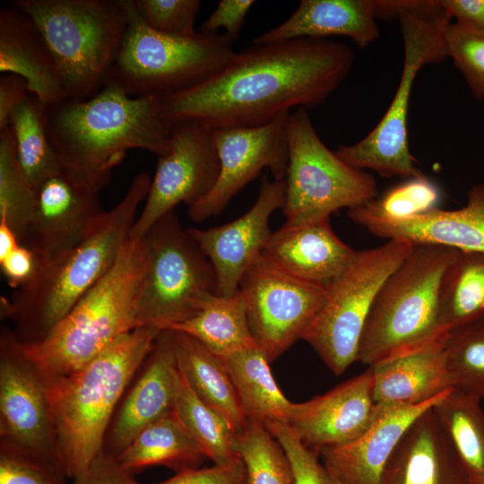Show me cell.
Instances as JSON below:
<instances>
[{
	"instance_id": "484cf974",
	"label": "cell",
	"mask_w": 484,
	"mask_h": 484,
	"mask_svg": "<svg viewBox=\"0 0 484 484\" xmlns=\"http://www.w3.org/2000/svg\"><path fill=\"white\" fill-rule=\"evenodd\" d=\"M0 72L23 78L28 91L44 104L67 98L42 33L13 4L0 9Z\"/></svg>"
},
{
	"instance_id": "7a4b0ae2",
	"label": "cell",
	"mask_w": 484,
	"mask_h": 484,
	"mask_svg": "<svg viewBox=\"0 0 484 484\" xmlns=\"http://www.w3.org/2000/svg\"><path fill=\"white\" fill-rule=\"evenodd\" d=\"M160 100L132 97L108 82L91 98L44 104L47 134L63 170L100 192L128 150L167 153L171 127Z\"/></svg>"
},
{
	"instance_id": "cb8c5ba5",
	"label": "cell",
	"mask_w": 484,
	"mask_h": 484,
	"mask_svg": "<svg viewBox=\"0 0 484 484\" xmlns=\"http://www.w3.org/2000/svg\"><path fill=\"white\" fill-rule=\"evenodd\" d=\"M360 226L375 236L484 254V182L467 192L461 209L439 208L397 221L370 220Z\"/></svg>"
},
{
	"instance_id": "f907efd6",
	"label": "cell",
	"mask_w": 484,
	"mask_h": 484,
	"mask_svg": "<svg viewBox=\"0 0 484 484\" xmlns=\"http://www.w3.org/2000/svg\"><path fill=\"white\" fill-rule=\"evenodd\" d=\"M20 245V240L13 230L4 220H0V259L5 257Z\"/></svg>"
},
{
	"instance_id": "ba28073f",
	"label": "cell",
	"mask_w": 484,
	"mask_h": 484,
	"mask_svg": "<svg viewBox=\"0 0 484 484\" xmlns=\"http://www.w3.org/2000/svg\"><path fill=\"white\" fill-rule=\"evenodd\" d=\"M35 22L67 98L94 96L108 81L127 25L124 0H14Z\"/></svg>"
},
{
	"instance_id": "8fae6325",
	"label": "cell",
	"mask_w": 484,
	"mask_h": 484,
	"mask_svg": "<svg viewBox=\"0 0 484 484\" xmlns=\"http://www.w3.org/2000/svg\"><path fill=\"white\" fill-rule=\"evenodd\" d=\"M289 162L282 212L286 224L322 219L341 208L363 205L378 195L375 177L353 168L318 136L307 109L298 108L288 121Z\"/></svg>"
},
{
	"instance_id": "1f68e13d",
	"label": "cell",
	"mask_w": 484,
	"mask_h": 484,
	"mask_svg": "<svg viewBox=\"0 0 484 484\" xmlns=\"http://www.w3.org/2000/svg\"><path fill=\"white\" fill-rule=\"evenodd\" d=\"M484 315V254L456 251L440 284L437 324L445 340L455 329Z\"/></svg>"
},
{
	"instance_id": "9c48e42d",
	"label": "cell",
	"mask_w": 484,
	"mask_h": 484,
	"mask_svg": "<svg viewBox=\"0 0 484 484\" xmlns=\"http://www.w3.org/2000/svg\"><path fill=\"white\" fill-rule=\"evenodd\" d=\"M128 25L108 82L132 97L173 95L221 71L235 56L223 33L176 37L151 29L134 0H124ZM107 82V83H108Z\"/></svg>"
},
{
	"instance_id": "f1b7e54d",
	"label": "cell",
	"mask_w": 484,
	"mask_h": 484,
	"mask_svg": "<svg viewBox=\"0 0 484 484\" xmlns=\"http://www.w3.org/2000/svg\"><path fill=\"white\" fill-rule=\"evenodd\" d=\"M116 459L133 474L155 465L180 473L200 468L207 457L174 410L143 429Z\"/></svg>"
},
{
	"instance_id": "ee69618b",
	"label": "cell",
	"mask_w": 484,
	"mask_h": 484,
	"mask_svg": "<svg viewBox=\"0 0 484 484\" xmlns=\"http://www.w3.org/2000/svg\"><path fill=\"white\" fill-rule=\"evenodd\" d=\"M254 4L253 0H220L198 31L217 34L220 29H223V34L234 44L238 39L246 17Z\"/></svg>"
},
{
	"instance_id": "9a60e30c",
	"label": "cell",
	"mask_w": 484,
	"mask_h": 484,
	"mask_svg": "<svg viewBox=\"0 0 484 484\" xmlns=\"http://www.w3.org/2000/svg\"><path fill=\"white\" fill-rule=\"evenodd\" d=\"M220 174L212 129L193 121L171 125L169 150L159 156L155 175L143 207L129 233L140 239L164 214L185 203L205 196Z\"/></svg>"
},
{
	"instance_id": "7bdbcfd3",
	"label": "cell",
	"mask_w": 484,
	"mask_h": 484,
	"mask_svg": "<svg viewBox=\"0 0 484 484\" xmlns=\"http://www.w3.org/2000/svg\"><path fill=\"white\" fill-rule=\"evenodd\" d=\"M59 470L0 445V484H68Z\"/></svg>"
},
{
	"instance_id": "681fc988",
	"label": "cell",
	"mask_w": 484,
	"mask_h": 484,
	"mask_svg": "<svg viewBox=\"0 0 484 484\" xmlns=\"http://www.w3.org/2000/svg\"><path fill=\"white\" fill-rule=\"evenodd\" d=\"M451 18L484 30V0H442Z\"/></svg>"
},
{
	"instance_id": "816d5d0a",
	"label": "cell",
	"mask_w": 484,
	"mask_h": 484,
	"mask_svg": "<svg viewBox=\"0 0 484 484\" xmlns=\"http://www.w3.org/2000/svg\"><path fill=\"white\" fill-rule=\"evenodd\" d=\"M334 480V484H340V483H339L338 481H336L335 480Z\"/></svg>"
},
{
	"instance_id": "83f0119b",
	"label": "cell",
	"mask_w": 484,
	"mask_h": 484,
	"mask_svg": "<svg viewBox=\"0 0 484 484\" xmlns=\"http://www.w3.org/2000/svg\"><path fill=\"white\" fill-rule=\"evenodd\" d=\"M174 332L177 366L195 395L219 412L238 434L248 423L222 358L195 338Z\"/></svg>"
},
{
	"instance_id": "ab89813d",
	"label": "cell",
	"mask_w": 484,
	"mask_h": 484,
	"mask_svg": "<svg viewBox=\"0 0 484 484\" xmlns=\"http://www.w3.org/2000/svg\"><path fill=\"white\" fill-rule=\"evenodd\" d=\"M446 57L462 73L477 100L484 98V30L469 23L450 22L444 33Z\"/></svg>"
},
{
	"instance_id": "603a6c76",
	"label": "cell",
	"mask_w": 484,
	"mask_h": 484,
	"mask_svg": "<svg viewBox=\"0 0 484 484\" xmlns=\"http://www.w3.org/2000/svg\"><path fill=\"white\" fill-rule=\"evenodd\" d=\"M433 407L405 431L385 464L379 484H470Z\"/></svg>"
},
{
	"instance_id": "b9f144b4",
	"label": "cell",
	"mask_w": 484,
	"mask_h": 484,
	"mask_svg": "<svg viewBox=\"0 0 484 484\" xmlns=\"http://www.w3.org/2000/svg\"><path fill=\"white\" fill-rule=\"evenodd\" d=\"M286 453L293 471L295 484H334L319 461V454L307 447L284 420L264 424Z\"/></svg>"
},
{
	"instance_id": "8d00e7d4",
	"label": "cell",
	"mask_w": 484,
	"mask_h": 484,
	"mask_svg": "<svg viewBox=\"0 0 484 484\" xmlns=\"http://www.w3.org/2000/svg\"><path fill=\"white\" fill-rule=\"evenodd\" d=\"M236 450L245 466L242 484H295L286 453L264 424L248 420Z\"/></svg>"
},
{
	"instance_id": "7c38bea8",
	"label": "cell",
	"mask_w": 484,
	"mask_h": 484,
	"mask_svg": "<svg viewBox=\"0 0 484 484\" xmlns=\"http://www.w3.org/2000/svg\"><path fill=\"white\" fill-rule=\"evenodd\" d=\"M413 245L395 238L357 251L348 267L328 289L324 305L302 339L335 376L343 374L357 361L361 335L375 298Z\"/></svg>"
},
{
	"instance_id": "277c9868",
	"label": "cell",
	"mask_w": 484,
	"mask_h": 484,
	"mask_svg": "<svg viewBox=\"0 0 484 484\" xmlns=\"http://www.w3.org/2000/svg\"><path fill=\"white\" fill-rule=\"evenodd\" d=\"M160 332L139 326L77 371L45 382L66 478L80 474L103 452L118 403Z\"/></svg>"
},
{
	"instance_id": "ac0fdd59",
	"label": "cell",
	"mask_w": 484,
	"mask_h": 484,
	"mask_svg": "<svg viewBox=\"0 0 484 484\" xmlns=\"http://www.w3.org/2000/svg\"><path fill=\"white\" fill-rule=\"evenodd\" d=\"M285 180L261 179L259 194L242 216L224 225L186 229L210 260L217 281V294L230 296L250 265L262 255L272 235L270 219L285 199Z\"/></svg>"
},
{
	"instance_id": "c3c4849f",
	"label": "cell",
	"mask_w": 484,
	"mask_h": 484,
	"mask_svg": "<svg viewBox=\"0 0 484 484\" xmlns=\"http://www.w3.org/2000/svg\"><path fill=\"white\" fill-rule=\"evenodd\" d=\"M29 92L26 82L19 75L4 73L0 77V131L9 127V118L16 104Z\"/></svg>"
},
{
	"instance_id": "60d3db41",
	"label": "cell",
	"mask_w": 484,
	"mask_h": 484,
	"mask_svg": "<svg viewBox=\"0 0 484 484\" xmlns=\"http://www.w3.org/2000/svg\"><path fill=\"white\" fill-rule=\"evenodd\" d=\"M145 23L153 30L176 37H191L198 31L194 22L199 0H134Z\"/></svg>"
},
{
	"instance_id": "836d02e7",
	"label": "cell",
	"mask_w": 484,
	"mask_h": 484,
	"mask_svg": "<svg viewBox=\"0 0 484 484\" xmlns=\"http://www.w3.org/2000/svg\"><path fill=\"white\" fill-rule=\"evenodd\" d=\"M21 168L36 189L45 179L62 170L48 140L44 103L27 92L12 110L9 118Z\"/></svg>"
},
{
	"instance_id": "44dd1931",
	"label": "cell",
	"mask_w": 484,
	"mask_h": 484,
	"mask_svg": "<svg viewBox=\"0 0 484 484\" xmlns=\"http://www.w3.org/2000/svg\"><path fill=\"white\" fill-rule=\"evenodd\" d=\"M356 252L335 234L326 218L299 225L284 223L272 233L262 256L289 275L328 290Z\"/></svg>"
},
{
	"instance_id": "ffe728a7",
	"label": "cell",
	"mask_w": 484,
	"mask_h": 484,
	"mask_svg": "<svg viewBox=\"0 0 484 484\" xmlns=\"http://www.w3.org/2000/svg\"><path fill=\"white\" fill-rule=\"evenodd\" d=\"M180 378L174 332L163 330L114 414L103 452L117 458L143 429L174 411Z\"/></svg>"
},
{
	"instance_id": "74e56055",
	"label": "cell",
	"mask_w": 484,
	"mask_h": 484,
	"mask_svg": "<svg viewBox=\"0 0 484 484\" xmlns=\"http://www.w3.org/2000/svg\"><path fill=\"white\" fill-rule=\"evenodd\" d=\"M36 208V190L27 180L16 155L10 127L0 131V220H4L20 243Z\"/></svg>"
},
{
	"instance_id": "d6a6232c",
	"label": "cell",
	"mask_w": 484,
	"mask_h": 484,
	"mask_svg": "<svg viewBox=\"0 0 484 484\" xmlns=\"http://www.w3.org/2000/svg\"><path fill=\"white\" fill-rule=\"evenodd\" d=\"M433 410L470 484H484V411L479 397L451 390Z\"/></svg>"
},
{
	"instance_id": "f6af8a7d",
	"label": "cell",
	"mask_w": 484,
	"mask_h": 484,
	"mask_svg": "<svg viewBox=\"0 0 484 484\" xmlns=\"http://www.w3.org/2000/svg\"><path fill=\"white\" fill-rule=\"evenodd\" d=\"M245 466L242 460L225 465L189 470L152 484H242Z\"/></svg>"
},
{
	"instance_id": "8992f818",
	"label": "cell",
	"mask_w": 484,
	"mask_h": 484,
	"mask_svg": "<svg viewBox=\"0 0 484 484\" xmlns=\"http://www.w3.org/2000/svg\"><path fill=\"white\" fill-rule=\"evenodd\" d=\"M377 19L400 22L403 65L393 100L376 127L335 153L348 165L372 169L385 177L411 178L423 175L417 168L408 142V113L414 81L421 68L446 58L444 33L451 17L441 1L376 0Z\"/></svg>"
},
{
	"instance_id": "e0dca14e",
	"label": "cell",
	"mask_w": 484,
	"mask_h": 484,
	"mask_svg": "<svg viewBox=\"0 0 484 484\" xmlns=\"http://www.w3.org/2000/svg\"><path fill=\"white\" fill-rule=\"evenodd\" d=\"M35 190V212L21 244L39 264L76 246L105 212L99 203L100 192L63 169Z\"/></svg>"
},
{
	"instance_id": "6da1fadb",
	"label": "cell",
	"mask_w": 484,
	"mask_h": 484,
	"mask_svg": "<svg viewBox=\"0 0 484 484\" xmlns=\"http://www.w3.org/2000/svg\"><path fill=\"white\" fill-rule=\"evenodd\" d=\"M354 63L352 49L327 39L299 38L254 45L218 73L160 100L163 121H193L211 129L266 125L292 108L322 105Z\"/></svg>"
},
{
	"instance_id": "d4e9b609",
	"label": "cell",
	"mask_w": 484,
	"mask_h": 484,
	"mask_svg": "<svg viewBox=\"0 0 484 484\" xmlns=\"http://www.w3.org/2000/svg\"><path fill=\"white\" fill-rule=\"evenodd\" d=\"M350 38L364 48L380 38L375 0H301L282 23L267 30L254 45L283 42L299 38Z\"/></svg>"
},
{
	"instance_id": "d590c367",
	"label": "cell",
	"mask_w": 484,
	"mask_h": 484,
	"mask_svg": "<svg viewBox=\"0 0 484 484\" xmlns=\"http://www.w3.org/2000/svg\"><path fill=\"white\" fill-rule=\"evenodd\" d=\"M441 199L438 186L423 174L407 178L363 205L349 209L348 216L359 225L370 220H402L437 209Z\"/></svg>"
},
{
	"instance_id": "d6986e66",
	"label": "cell",
	"mask_w": 484,
	"mask_h": 484,
	"mask_svg": "<svg viewBox=\"0 0 484 484\" xmlns=\"http://www.w3.org/2000/svg\"><path fill=\"white\" fill-rule=\"evenodd\" d=\"M380 412L374 398L371 367L324 394L292 402L287 423L309 449L351 442L364 434Z\"/></svg>"
},
{
	"instance_id": "52a82bcc",
	"label": "cell",
	"mask_w": 484,
	"mask_h": 484,
	"mask_svg": "<svg viewBox=\"0 0 484 484\" xmlns=\"http://www.w3.org/2000/svg\"><path fill=\"white\" fill-rule=\"evenodd\" d=\"M457 249L414 244L380 288L361 335L357 361L369 367L445 343L437 315L440 284Z\"/></svg>"
},
{
	"instance_id": "4fadbf2b",
	"label": "cell",
	"mask_w": 484,
	"mask_h": 484,
	"mask_svg": "<svg viewBox=\"0 0 484 484\" xmlns=\"http://www.w3.org/2000/svg\"><path fill=\"white\" fill-rule=\"evenodd\" d=\"M0 445L64 473L45 382L5 327L0 337Z\"/></svg>"
},
{
	"instance_id": "e575fe53",
	"label": "cell",
	"mask_w": 484,
	"mask_h": 484,
	"mask_svg": "<svg viewBox=\"0 0 484 484\" xmlns=\"http://www.w3.org/2000/svg\"><path fill=\"white\" fill-rule=\"evenodd\" d=\"M180 375L175 410L187 431L214 465L238 460L237 433L225 418L195 395Z\"/></svg>"
},
{
	"instance_id": "3957f363",
	"label": "cell",
	"mask_w": 484,
	"mask_h": 484,
	"mask_svg": "<svg viewBox=\"0 0 484 484\" xmlns=\"http://www.w3.org/2000/svg\"><path fill=\"white\" fill-rule=\"evenodd\" d=\"M151 183L148 173L136 175L122 200L102 214L83 239L36 264L30 280L10 298H1V313L13 322L20 342L42 340L114 265Z\"/></svg>"
},
{
	"instance_id": "30bf717a",
	"label": "cell",
	"mask_w": 484,
	"mask_h": 484,
	"mask_svg": "<svg viewBox=\"0 0 484 484\" xmlns=\"http://www.w3.org/2000/svg\"><path fill=\"white\" fill-rule=\"evenodd\" d=\"M146 267L137 299L139 326L167 330L194 316L217 294L213 267L181 226L175 210L160 218L142 238Z\"/></svg>"
},
{
	"instance_id": "4dcf8cb0",
	"label": "cell",
	"mask_w": 484,
	"mask_h": 484,
	"mask_svg": "<svg viewBox=\"0 0 484 484\" xmlns=\"http://www.w3.org/2000/svg\"><path fill=\"white\" fill-rule=\"evenodd\" d=\"M167 330L195 338L221 358L257 346L239 290L230 296L212 295L194 316Z\"/></svg>"
},
{
	"instance_id": "f546056e",
	"label": "cell",
	"mask_w": 484,
	"mask_h": 484,
	"mask_svg": "<svg viewBox=\"0 0 484 484\" xmlns=\"http://www.w3.org/2000/svg\"><path fill=\"white\" fill-rule=\"evenodd\" d=\"M222 359L247 420L264 425L272 420L287 421L292 402L281 391L272 374L270 361L258 346L234 352Z\"/></svg>"
},
{
	"instance_id": "4316f807",
	"label": "cell",
	"mask_w": 484,
	"mask_h": 484,
	"mask_svg": "<svg viewBox=\"0 0 484 484\" xmlns=\"http://www.w3.org/2000/svg\"><path fill=\"white\" fill-rule=\"evenodd\" d=\"M444 345L433 344L371 366L379 412L419 405L453 389Z\"/></svg>"
},
{
	"instance_id": "bcb514c9",
	"label": "cell",
	"mask_w": 484,
	"mask_h": 484,
	"mask_svg": "<svg viewBox=\"0 0 484 484\" xmlns=\"http://www.w3.org/2000/svg\"><path fill=\"white\" fill-rule=\"evenodd\" d=\"M68 484H139L134 474L117 460L102 452L83 471Z\"/></svg>"
},
{
	"instance_id": "7dc6e473",
	"label": "cell",
	"mask_w": 484,
	"mask_h": 484,
	"mask_svg": "<svg viewBox=\"0 0 484 484\" xmlns=\"http://www.w3.org/2000/svg\"><path fill=\"white\" fill-rule=\"evenodd\" d=\"M0 266L8 284L16 290L26 284L32 277L36 268L35 255L21 244L0 259Z\"/></svg>"
},
{
	"instance_id": "f35d334b",
	"label": "cell",
	"mask_w": 484,
	"mask_h": 484,
	"mask_svg": "<svg viewBox=\"0 0 484 484\" xmlns=\"http://www.w3.org/2000/svg\"><path fill=\"white\" fill-rule=\"evenodd\" d=\"M444 350L453 389L484 398V315L451 332Z\"/></svg>"
},
{
	"instance_id": "2e32d148",
	"label": "cell",
	"mask_w": 484,
	"mask_h": 484,
	"mask_svg": "<svg viewBox=\"0 0 484 484\" xmlns=\"http://www.w3.org/2000/svg\"><path fill=\"white\" fill-rule=\"evenodd\" d=\"M290 114H281L261 126L212 130L220 174L212 190L187 206L188 217L193 221L201 222L220 214L264 169L270 171L272 179L285 180L289 162Z\"/></svg>"
},
{
	"instance_id": "5bb4252c",
	"label": "cell",
	"mask_w": 484,
	"mask_h": 484,
	"mask_svg": "<svg viewBox=\"0 0 484 484\" xmlns=\"http://www.w3.org/2000/svg\"><path fill=\"white\" fill-rule=\"evenodd\" d=\"M238 290L252 335L270 362L302 339L328 295L327 289L289 275L262 255L246 270Z\"/></svg>"
},
{
	"instance_id": "7402d4cb",
	"label": "cell",
	"mask_w": 484,
	"mask_h": 484,
	"mask_svg": "<svg viewBox=\"0 0 484 484\" xmlns=\"http://www.w3.org/2000/svg\"><path fill=\"white\" fill-rule=\"evenodd\" d=\"M450 391L419 405L380 412L371 427L355 440L320 449L322 463L340 484H379L386 462L408 428Z\"/></svg>"
},
{
	"instance_id": "5b68a950",
	"label": "cell",
	"mask_w": 484,
	"mask_h": 484,
	"mask_svg": "<svg viewBox=\"0 0 484 484\" xmlns=\"http://www.w3.org/2000/svg\"><path fill=\"white\" fill-rule=\"evenodd\" d=\"M145 267L143 239L128 238L109 271L42 340L21 342L44 382L77 371L139 327L137 299Z\"/></svg>"
}]
</instances>
